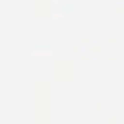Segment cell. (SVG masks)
Listing matches in <instances>:
<instances>
[{"label": "cell", "mask_w": 124, "mask_h": 124, "mask_svg": "<svg viewBox=\"0 0 124 124\" xmlns=\"http://www.w3.org/2000/svg\"><path fill=\"white\" fill-rule=\"evenodd\" d=\"M116 6H117V7H121V6H124V1H123V0H119L117 3H116Z\"/></svg>", "instance_id": "6da1fadb"}]
</instances>
